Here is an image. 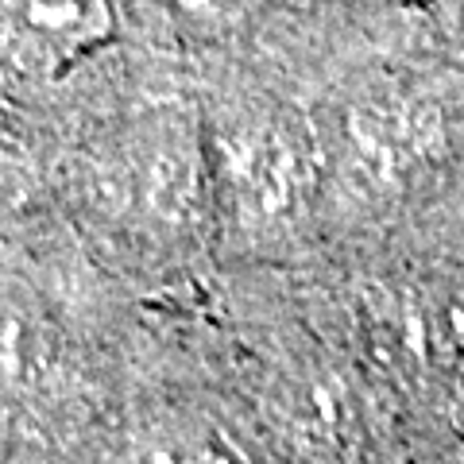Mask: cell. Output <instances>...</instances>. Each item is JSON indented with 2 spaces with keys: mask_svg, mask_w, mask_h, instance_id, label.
Listing matches in <instances>:
<instances>
[{
  "mask_svg": "<svg viewBox=\"0 0 464 464\" xmlns=\"http://www.w3.org/2000/svg\"><path fill=\"white\" fill-rule=\"evenodd\" d=\"M317 155L295 124H237L217 143V174L244 228H279L314 190Z\"/></svg>",
  "mask_w": 464,
  "mask_h": 464,
  "instance_id": "6da1fadb",
  "label": "cell"
},
{
  "mask_svg": "<svg viewBox=\"0 0 464 464\" xmlns=\"http://www.w3.org/2000/svg\"><path fill=\"white\" fill-rule=\"evenodd\" d=\"M116 32L109 0H5L0 58L20 78H58Z\"/></svg>",
  "mask_w": 464,
  "mask_h": 464,
  "instance_id": "7a4b0ae2",
  "label": "cell"
},
{
  "mask_svg": "<svg viewBox=\"0 0 464 464\" xmlns=\"http://www.w3.org/2000/svg\"><path fill=\"white\" fill-rule=\"evenodd\" d=\"M438 116L414 101H375L348 116L344 163L348 179L368 194H391L422 170L438 151Z\"/></svg>",
  "mask_w": 464,
  "mask_h": 464,
  "instance_id": "3957f363",
  "label": "cell"
},
{
  "mask_svg": "<svg viewBox=\"0 0 464 464\" xmlns=\"http://www.w3.org/2000/svg\"><path fill=\"white\" fill-rule=\"evenodd\" d=\"M51 372V341L20 298L0 295V406L24 402Z\"/></svg>",
  "mask_w": 464,
  "mask_h": 464,
  "instance_id": "277c9868",
  "label": "cell"
},
{
  "mask_svg": "<svg viewBox=\"0 0 464 464\" xmlns=\"http://www.w3.org/2000/svg\"><path fill=\"white\" fill-rule=\"evenodd\" d=\"M174 5L186 8L190 16H201V20H228V16L248 12L256 0H174Z\"/></svg>",
  "mask_w": 464,
  "mask_h": 464,
  "instance_id": "5b68a950",
  "label": "cell"
},
{
  "mask_svg": "<svg viewBox=\"0 0 464 464\" xmlns=\"http://www.w3.org/2000/svg\"><path fill=\"white\" fill-rule=\"evenodd\" d=\"M441 8H445L449 24H453V32L464 39V0H441Z\"/></svg>",
  "mask_w": 464,
  "mask_h": 464,
  "instance_id": "8992f818",
  "label": "cell"
},
{
  "mask_svg": "<svg viewBox=\"0 0 464 464\" xmlns=\"http://www.w3.org/2000/svg\"><path fill=\"white\" fill-rule=\"evenodd\" d=\"M5 174H8V159H5V151H0V186H5Z\"/></svg>",
  "mask_w": 464,
  "mask_h": 464,
  "instance_id": "52a82bcc",
  "label": "cell"
}]
</instances>
